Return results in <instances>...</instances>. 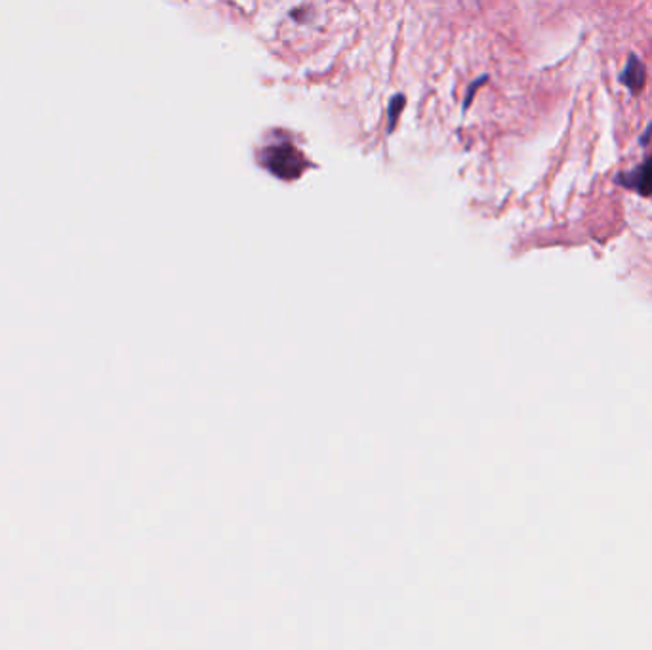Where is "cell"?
<instances>
[{
    "instance_id": "cell-4",
    "label": "cell",
    "mask_w": 652,
    "mask_h": 650,
    "mask_svg": "<svg viewBox=\"0 0 652 650\" xmlns=\"http://www.w3.org/2000/svg\"><path fill=\"white\" fill-rule=\"evenodd\" d=\"M403 107H405V96L403 94H397V96H393V100L389 102V126H388V132H393L395 130V126H397V122H399V115H401V111H403Z\"/></svg>"
},
{
    "instance_id": "cell-1",
    "label": "cell",
    "mask_w": 652,
    "mask_h": 650,
    "mask_svg": "<svg viewBox=\"0 0 652 650\" xmlns=\"http://www.w3.org/2000/svg\"><path fill=\"white\" fill-rule=\"evenodd\" d=\"M264 164L273 176L281 180H296L307 168L306 157L288 143L267 147L264 151Z\"/></svg>"
},
{
    "instance_id": "cell-2",
    "label": "cell",
    "mask_w": 652,
    "mask_h": 650,
    "mask_svg": "<svg viewBox=\"0 0 652 650\" xmlns=\"http://www.w3.org/2000/svg\"><path fill=\"white\" fill-rule=\"evenodd\" d=\"M616 183L626 187V189H633L635 193L643 195V197H651L652 195V155L639 166H635L632 172H622L616 176Z\"/></svg>"
},
{
    "instance_id": "cell-6",
    "label": "cell",
    "mask_w": 652,
    "mask_h": 650,
    "mask_svg": "<svg viewBox=\"0 0 652 650\" xmlns=\"http://www.w3.org/2000/svg\"><path fill=\"white\" fill-rule=\"evenodd\" d=\"M652 138V122L647 126V130L639 136V143H641V147H647L649 145V142H651Z\"/></svg>"
},
{
    "instance_id": "cell-3",
    "label": "cell",
    "mask_w": 652,
    "mask_h": 650,
    "mask_svg": "<svg viewBox=\"0 0 652 650\" xmlns=\"http://www.w3.org/2000/svg\"><path fill=\"white\" fill-rule=\"evenodd\" d=\"M645 79H647V69H645V63L639 60L635 54H630L628 58V63L620 75V81L624 86L630 88L632 94H639L643 88H645Z\"/></svg>"
},
{
    "instance_id": "cell-5",
    "label": "cell",
    "mask_w": 652,
    "mask_h": 650,
    "mask_svg": "<svg viewBox=\"0 0 652 650\" xmlns=\"http://www.w3.org/2000/svg\"><path fill=\"white\" fill-rule=\"evenodd\" d=\"M489 81V77L485 75V77H481V79H477V81L473 82L471 86H469L468 90V100H466V103H464V107H468L469 103H471V100H473V96H475V92H477V88H481L485 82Z\"/></svg>"
}]
</instances>
